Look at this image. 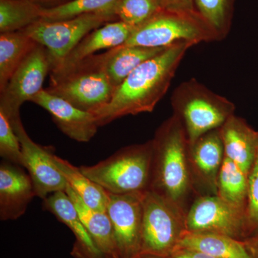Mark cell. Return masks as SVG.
I'll return each instance as SVG.
<instances>
[{
  "instance_id": "6da1fadb",
  "label": "cell",
  "mask_w": 258,
  "mask_h": 258,
  "mask_svg": "<svg viewBox=\"0 0 258 258\" xmlns=\"http://www.w3.org/2000/svg\"><path fill=\"white\" fill-rule=\"evenodd\" d=\"M192 42H181L141 64L115 90L109 103L94 113L98 126L126 115L150 113L161 101Z\"/></svg>"
},
{
  "instance_id": "7a4b0ae2",
  "label": "cell",
  "mask_w": 258,
  "mask_h": 258,
  "mask_svg": "<svg viewBox=\"0 0 258 258\" xmlns=\"http://www.w3.org/2000/svg\"><path fill=\"white\" fill-rule=\"evenodd\" d=\"M152 141L150 191L165 199L186 217L200 195L190 167L189 143L184 125L173 114L158 128Z\"/></svg>"
},
{
  "instance_id": "3957f363",
  "label": "cell",
  "mask_w": 258,
  "mask_h": 258,
  "mask_svg": "<svg viewBox=\"0 0 258 258\" xmlns=\"http://www.w3.org/2000/svg\"><path fill=\"white\" fill-rule=\"evenodd\" d=\"M152 141L120 149L105 160L80 169L108 193L125 195L149 191L152 181Z\"/></svg>"
},
{
  "instance_id": "277c9868",
  "label": "cell",
  "mask_w": 258,
  "mask_h": 258,
  "mask_svg": "<svg viewBox=\"0 0 258 258\" xmlns=\"http://www.w3.org/2000/svg\"><path fill=\"white\" fill-rule=\"evenodd\" d=\"M50 76V86L45 88L47 92L93 114L109 103L115 91L105 69L103 53Z\"/></svg>"
},
{
  "instance_id": "5b68a950",
  "label": "cell",
  "mask_w": 258,
  "mask_h": 258,
  "mask_svg": "<svg viewBox=\"0 0 258 258\" xmlns=\"http://www.w3.org/2000/svg\"><path fill=\"white\" fill-rule=\"evenodd\" d=\"M222 40L218 32L197 10L164 8L134 29L124 45L168 47L181 42L195 44Z\"/></svg>"
},
{
  "instance_id": "8992f818",
  "label": "cell",
  "mask_w": 258,
  "mask_h": 258,
  "mask_svg": "<svg viewBox=\"0 0 258 258\" xmlns=\"http://www.w3.org/2000/svg\"><path fill=\"white\" fill-rule=\"evenodd\" d=\"M174 115L184 125L189 144L210 131L221 128L235 107L195 79L179 85L171 96Z\"/></svg>"
},
{
  "instance_id": "52a82bcc",
  "label": "cell",
  "mask_w": 258,
  "mask_h": 258,
  "mask_svg": "<svg viewBox=\"0 0 258 258\" xmlns=\"http://www.w3.org/2000/svg\"><path fill=\"white\" fill-rule=\"evenodd\" d=\"M141 255L165 258L179 247L186 231L185 216L154 191L144 194Z\"/></svg>"
},
{
  "instance_id": "ba28073f",
  "label": "cell",
  "mask_w": 258,
  "mask_h": 258,
  "mask_svg": "<svg viewBox=\"0 0 258 258\" xmlns=\"http://www.w3.org/2000/svg\"><path fill=\"white\" fill-rule=\"evenodd\" d=\"M117 20L114 15H85L60 21L40 20L23 31L37 43L46 47L52 59L53 70L88 33L105 24Z\"/></svg>"
},
{
  "instance_id": "9c48e42d",
  "label": "cell",
  "mask_w": 258,
  "mask_h": 258,
  "mask_svg": "<svg viewBox=\"0 0 258 258\" xmlns=\"http://www.w3.org/2000/svg\"><path fill=\"white\" fill-rule=\"evenodd\" d=\"M186 231L246 239L245 212L217 195H202L194 201L186 217Z\"/></svg>"
},
{
  "instance_id": "30bf717a",
  "label": "cell",
  "mask_w": 258,
  "mask_h": 258,
  "mask_svg": "<svg viewBox=\"0 0 258 258\" xmlns=\"http://www.w3.org/2000/svg\"><path fill=\"white\" fill-rule=\"evenodd\" d=\"M52 69L48 50L37 44L0 92V110L10 119L20 116L22 105L25 102L31 101L43 89L45 80Z\"/></svg>"
},
{
  "instance_id": "8fae6325",
  "label": "cell",
  "mask_w": 258,
  "mask_h": 258,
  "mask_svg": "<svg viewBox=\"0 0 258 258\" xmlns=\"http://www.w3.org/2000/svg\"><path fill=\"white\" fill-rule=\"evenodd\" d=\"M144 193H108L106 212L111 220L119 258H142L141 238Z\"/></svg>"
},
{
  "instance_id": "7c38bea8",
  "label": "cell",
  "mask_w": 258,
  "mask_h": 258,
  "mask_svg": "<svg viewBox=\"0 0 258 258\" xmlns=\"http://www.w3.org/2000/svg\"><path fill=\"white\" fill-rule=\"evenodd\" d=\"M10 120L21 146L23 166L31 178L36 196L44 200L51 194L66 191L68 184L54 161L55 154L29 137L20 116Z\"/></svg>"
},
{
  "instance_id": "4fadbf2b",
  "label": "cell",
  "mask_w": 258,
  "mask_h": 258,
  "mask_svg": "<svg viewBox=\"0 0 258 258\" xmlns=\"http://www.w3.org/2000/svg\"><path fill=\"white\" fill-rule=\"evenodd\" d=\"M225 157L220 128L210 131L189 144L190 167L200 196L217 195V179Z\"/></svg>"
},
{
  "instance_id": "5bb4252c",
  "label": "cell",
  "mask_w": 258,
  "mask_h": 258,
  "mask_svg": "<svg viewBox=\"0 0 258 258\" xmlns=\"http://www.w3.org/2000/svg\"><path fill=\"white\" fill-rule=\"evenodd\" d=\"M30 102L46 110L61 132L76 142H90L99 127L93 113L80 109L45 89L37 93Z\"/></svg>"
},
{
  "instance_id": "9a60e30c",
  "label": "cell",
  "mask_w": 258,
  "mask_h": 258,
  "mask_svg": "<svg viewBox=\"0 0 258 258\" xmlns=\"http://www.w3.org/2000/svg\"><path fill=\"white\" fill-rule=\"evenodd\" d=\"M20 166L7 161L0 166V219L3 221L23 216L37 197L31 178Z\"/></svg>"
},
{
  "instance_id": "2e32d148",
  "label": "cell",
  "mask_w": 258,
  "mask_h": 258,
  "mask_svg": "<svg viewBox=\"0 0 258 258\" xmlns=\"http://www.w3.org/2000/svg\"><path fill=\"white\" fill-rule=\"evenodd\" d=\"M42 208L52 213L59 221L67 226L74 234V247L71 255L75 258H106L88 233L74 203L66 191L51 194L44 199Z\"/></svg>"
},
{
  "instance_id": "e0dca14e",
  "label": "cell",
  "mask_w": 258,
  "mask_h": 258,
  "mask_svg": "<svg viewBox=\"0 0 258 258\" xmlns=\"http://www.w3.org/2000/svg\"><path fill=\"white\" fill-rule=\"evenodd\" d=\"M134 29L135 27L119 20L105 24L83 38L50 74L62 72L80 61L94 55L98 51L110 50L124 45Z\"/></svg>"
},
{
  "instance_id": "ac0fdd59",
  "label": "cell",
  "mask_w": 258,
  "mask_h": 258,
  "mask_svg": "<svg viewBox=\"0 0 258 258\" xmlns=\"http://www.w3.org/2000/svg\"><path fill=\"white\" fill-rule=\"evenodd\" d=\"M225 157L248 174L258 153V132L246 120L231 115L220 128Z\"/></svg>"
},
{
  "instance_id": "d6986e66",
  "label": "cell",
  "mask_w": 258,
  "mask_h": 258,
  "mask_svg": "<svg viewBox=\"0 0 258 258\" xmlns=\"http://www.w3.org/2000/svg\"><path fill=\"white\" fill-rule=\"evenodd\" d=\"M79 214L80 220L106 258L118 257L113 227L106 212L88 207L68 185L66 190Z\"/></svg>"
},
{
  "instance_id": "ffe728a7",
  "label": "cell",
  "mask_w": 258,
  "mask_h": 258,
  "mask_svg": "<svg viewBox=\"0 0 258 258\" xmlns=\"http://www.w3.org/2000/svg\"><path fill=\"white\" fill-rule=\"evenodd\" d=\"M166 48L122 45L103 52L105 69L113 87L116 90L141 64Z\"/></svg>"
},
{
  "instance_id": "44dd1931",
  "label": "cell",
  "mask_w": 258,
  "mask_h": 258,
  "mask_svg": "<svg viewBox=\"0 0 258 258\" xmlns=\"http://www.w3.org/2000/svg\"><path fill=\"white\" fill-rule=\"evenodd\" d=\"M37 43L23 30L0 35V92Z\"/></svg>"
},
{
  "instance_id": "7402d4cb",
  "label": "cell",
  "mask_w": 258,
  "mask_h": 258,
  "mask_svg": "<svg viewBox=\"0 0 258 258\" xmlns=\"http://www.w3.org/2000/svg\"><path fill=\"white\" fill-rule=\"evenodd\" d=\"M179 247L202 251L216 258H252L242 241L217 234L186 232Z\"/></svg>"
},
{
  "instance_id": "603a6c76",
  "label": "cell",
  "mask_w": 258,
  "mask_h": 258,
  "mask_svg": "<svg viewBox=\"0 0 258 258\" xmlns=\"http://www.w3.org/2000/svg\"><path fill=\"white\" fill-rule=\"evenodd\" d=\"M54 161L68 185L86 205L95 210L106 212L109 198L108 191L85 175L79 167L73 165L69 161L56 155L54 156Z\"/></svg>"
},
{
  "instance_id": "cb8c5ba5",
  "label": "cell",
  "mask_w": 258,
  "mask_h": 258,
  "mask_svg": "<svg viewBox=\"0 0 258 258\" xmlns=\"http://www.w3.org/2000/svg\"><path fill=\"white\" fill-rule=\"evenodd\" d=\"M43 10L32 0H0V32L28 28L41 20Z\"/></svg>"
},
{
  "instance_id": "d4e9b609",
  "label": "cell",
  "mask_w": 258,
  "mask_h": 258,
  "mask_svg": "<svg viewBox=\"0 0 258 258\" xmlns=\"http://www.w3.org/2000/svg\"><path fill=\"white\" fill-rule=\"evenodd\" d=\"M217 195L246 212L247 175L226 157L217 179Z\"/></svg>"
},
{
  "instance_id": "484cf974",
  "label": "cell",
  "mask_w": 258,
  "mask_h": 258,
  "mask_svg": "<svg viewBox=\"0 0 258 258\" xmlns=\"http://www.w3.org/2000/svg\"><path fill=\"white\" fill-rule=\"evenodd\" d=\"M119 1L120 0H72L57 8L44 9L41 20L60 21L89 14L115 15V9Z\"/></svg>"
},
{
  "instance_id": "4316f807",
  "label": "cell",
  "mask_w": 258,
  "mask_h": 258,
  "mask_svg": "<svg viewBox=\"0 0 258 258\" xmlns=\"http://www.w3.org/2000/svg\"><path fill=\"white\" fill-rule=\"evenodd\" d=\"M195 9L225 38L230 30L235 0H194Z\"/></svg>"
},
{
  "instance_id": "83f0119b",
  "label": "cell",
  "mask_w": 258,
  "mask_h": 258,
  "mask_svg": "<svg viewBox=\"0 0 258 258\" xmlns=\"http://www.w3.org/2000/svg\"><path fill=\"white\" fill-rule=\"evenodd\" d=\"M164 8L163 0H120L115 15L119 21L137 28Z\"/></svg>"
},
{
  "instance_id": "f1b7e54d",
  "label": "cell",
  "mask_w": 258,
  "mask_h": 258,
  "mask_svg": "<svg viewBox=\"0 0 258 258\" xmlns=\"http://www.w3.org/2000/svg\"><path fill=\"white\" fill-rule=\"evenodd\" d=\"M0 155L5 161L23 166L21 146L14 127L4 112L0 110Z\"/></svg>"
},
{
  "instance_id": "f546056e",
  "label": "cell",
  "mask_w": 258,
  "mask_h": 258,
  "mask_svg": "<svg viewBox=\"0 0 258 258\" xmlns=\"http://www.w3.org/2000/svg\"><path fill=\"white\" fill-rule=\"evenodd\" d=\"M246 239L258 235V153L247 174Z\"/></svg>"
},
{
  "instance_id": "4dcf8cb0",
  "label": "cell",
  "mask_w": 258,
  "mask_h": 258,
  "mask_svg": "<svg viewBox=\"0 0 258 258\" xmlns=\"http://www.w3.org/2000/svg\"><path fill=\"white\" fill-rule=\"evenodd\" d=\"M165 258H216L196 249L179 247Z\"/></svg>"
},
{
  "instance_id": "1f68e13d",
  "label": "cell",
  "mask_w": 258,
  "mask_h": 258,
  "mask_svg": "<svg viewBox=\"0 0 258 258\" xmlns=\"http://www.w3.org/2000/svg\"><path fill=\"white\" fill-rule=\"evenodd\" d=\"M164 8L166 9L187 10L194 11L196 10L194 0H163Z\"/></svg>"
},
{
  "instance_id": "d6a6232c",
  "label": "cell",
  "mask_w": 258,
  "mask_h": 258,
  "mask_svg": "<svg viewBox=\"0 0 258 258\" xmlns=\"http://www.w3.org/2000/svg\"><path fill=\"white\" fill-rule=\"evenodd\" d=\"M244 247L252 258H258V235L242 241Z\"/></svg>"
},
{
  "instance_id": "836d02e7",
  "label": "cell",
  "mask_w": 258,
  "mask_h": 258,
  "mask_svg": "<svg viewBox=\"0 0 258 258\" xmlns=\"http://www.w3.org/2000/svg\"><path fill=\"white\" fill-rule=\"evenodd\" d=\"M33 3L40 5L44 9L57 8L72 1V0H32Z\"/></svg>"
}]
</instances>
